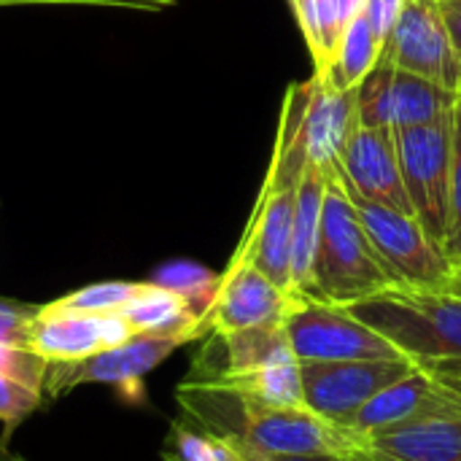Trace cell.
<instances>
[{
	"label": "cell",
	"instance_id": "1",
	"mask_svg": "<svg viewBox=\"0 0 461 461\" xmlns=\"http://www.w3.org/2000/svg\"><path fill=\"white\" fill-rule=\"evenodd\" d=\"M176 397L181 419L224 440L246 443L265 456H357L362 443V435L313 413L308 405H265L216 381L186 378Z\"/></svg>",
	"mask_w": 461,
	"mask_h": 461
},
{
	"label": "cell",
	"instance_id": "2",
	"mask_svg": "<svg viewBox=\"0 0 461 461\" xmlns=\"http://www.w3.org/2000/svg\"><path fill=\"white\" fill-rule=\"evenodd\" d=\"M402 357L446 386L461 389V284L448 289L392 286L346 305Z\"/></svg>",
	"mask_w": 461,
	"mask_h": 461
},
{
	"label": "cell",
	"instance_id": "3",
	"mask_svg": "<svg viewBox=\"0 0 461 461\" xmlns=\"http://www.w3.org/2000/svg\"><path fill=\"white\" fill-rule=\"evenodd\" d=\"M392 286L397 281L378 257L338 167L327 170L311 297L332 305H354Z\"/></svg>",
	"mask_w": 461,
	"mask_h": 461
},
{
	"label": "cell",
	"instance_id": "4",
	"mask_svg": "<svg viewBox=\"0 0 461 461\" xmlns=\"http://www.w3.org/2000/svg\"><path fill=\"white\" fill-rule=\"evenodd\" d=\"M343 181V178H340ZM346 186V184H343ZM348 197L378 251L386 270L394 276L397 286L416 289H448L456 286L459 270L451 265L440 243L421 227V221L397 208L373 203L359 192L348 189Z\"/></svg>",
	"mask_w": 461,
	"mask_h": 461
},
{
	"label": "cell",
	"instance_id": "5",
	"mask_svg": "<svg viewBox=\"0 0 461 461\" xmlns=\"http://www.w3.org/2000/svg\"><path fill=\"white\" fill-rule=\"evenodd\" d=\"M459 97L429 78L400 70L384 46L381 59L357 86V119L362 127L397 132L448 119Z\"/></svg>",
	"mask_w": 461,
	"mask_h": 461
},
{
	"label": "cell",
	"instance_id": "6",
	"mask_svg": "<svg viewBox=\"0 0 461 461\" xmlns=\"http://www.w3.org/2000/svg\"><path fill=\"white\" fill-rule=\"evenodd\" d=\"M284 324L292 351L300 362L402 357L378 330L357 319L346 305H332L313 297H294Z\"/></svg>",
	"mask_w": 461,
	"mask_h": 461
},
{
	"label": "cell",
	"instance_id": "7",
	"mask_svg": "<svg viewBox=\"0 0 461 461\" xmlns=\"http://www.w3.org/2000/svg\"><path fill=\"white\" fill-rule=\"evenodd\" d=\"M451 119L397 130V154L402 181L413 205V216L432 235L435 243L446 240L448 224V184H451Z\"/></svg>",
	"mask_w": 461,
	"mask_h": 461
},
{
	"label": "cell",
	"instance_id": "8",
	"mask_svg": "<svg viewBox=\"0 0 461 461\" xmlns=\"http://www.w3.org/2000/svg\"><path fill=\"white\" fill-rule=\"evenodd\" d=\"M413 370L416 365L408 357L300 362L303 400L313 413L348 427L359 408H365L381 389L411 375Z\"/></svg>",
	"mask_w": 461,
	"mask_h": 461
},
{
	"label": "cell",
	"instance_id": "9",
	"mask_svg": "<svg viewBox=\"0 0 461 461\" xmlns=\"http://www.w3.org/2000/svg\"><path fill=\"white\" fill-rule=\"evenodd\" d=\"M181 346L184 343L173 338L132 335L127 343L78 362H49L46 400H59L78 386L108 384L116 386L127 400L138 402L143 397V378Z\"/></svg>",
	"mask_w": 461,
	"mask_h": 461
},
{
	"label": "cell",
	"instance_id": "10",
	"mask_svg": "<svg viewBox=\"0 0 461 461\" xmlns=\"http://www.w3.org/2000/svg\"><path fill=\"white\" fill-rule=\"evenodd\" d=\"M386 51L400 70L461 95V59L438 0H405Z\"/></svg>",
	"mask_w": 461,
	"mask_h": 461
},
{
	"label": "cell",
	"instance_id": "11",
	"mask_svg": "<svg viewBox=\"0 0 461 461\" xmlns=\"http://www.w3.org/2000/svg\"><path fill=\"white\" fill-rule=\"evenodd\" d=\"M362 461H461V392L440 405L362 435Z\"/></svg>",
	"mask_w": 461,
	"mask_h": 461
},
{
	"label": "cell",
	"instance_id": "12",
	"mask_svg": "<svg viewBox=\"0 0 461 461\" xmlns=\"http://www.w3.org/2000/svg\"><path fill=\"white\" fill-rule=\"evenodd\" d=\"M300 184V181H297ZM297 184L265 176L262 192L232 257L251 262L273 284L292 294V230L297 208Z\"/></svg>",
	"mask_w": 461,
	"mask_h": 461
},
{
	"label": "cell",
	"instance_id": "13",
	"mask_svg": "<svg viewBox=\"0 0 461 461\" xmlns=\"http://www.w3.org/2000/svg\"><path fill=\"white\" fill-rule=\"evenodd\" d=\"M135 332L119 313H78L41 305L27 327V348L46 362H78L105 348L122 346Z\"/></svg>",
	"mask_w": 461,
	"mask_h": 461
},
{
	"label": "cell",
	"instance_id": "14",
	"mask_svg": "<svg viewBox=\"0 0 461 461\" xmlns=\"http://www.w3.org/2000/svg\"><path fill=\"white\" fill-rule=\"evenodd\" d=\"M294 294L273 284L251 262L232 257L219 276V286L208 311V335H227L249 327L284 321Z\"/></svg>",
	"mask_w": 461,
	"mask_h": 461
},
{
	"label": "cell",
	"instance_id": "15",
	"mask_svg": "<svg viewBox=\"0 0 461 461\" xmlns=\"http://www.w3.org/2000/svg\"><path fill=\"white\" fill-rule=\"evenodd\" d=\"M338 176L362 197L413 216V205L402 181L397 138L392 130L357 124L340 151Z\"/></svg>",
	"mask_w": 461,
	"mask_h": 461
},
{
	"label": "cell",
	"instance_id": "16",
	"mask_svg": "<svg viewBox=\"0 0 461 461\" xmlns=\"http://www.w3.org/2000/svg\"><path fill=\"white\" fill-rule=\"evenodd\" d=\"M357 124V89H332L316 73L303 84V143L311 162L335 170Z\"/></svg>",
	"mask_w": 461,
	"mask_h": 461
},
{
	"label": "cell",
	"instance_id": "17",
	"mask_svg": "<svg viewBox=\"0 0 461 461\" xmlns=\"http://www.w3.org/2000/svg\"><path fill=\"white\" fill-rule=\"evenodd\" d=\"M119 316L135 335L173 338L181 343H192L208 335V316L192 300L157 281L138 284L135 294L119 311Z\"/></svg>",
	"mask_w": 461,
	"mask_h": 461
},
{
	"label": "cell",
	"instance_id": "18",
	"mask_svg": "<svg viewBox=\"0 0 461 461\" xmlns=\"http://www.w3.org/2000/svg\"><path fill=\"white\" fill-rule=\"evenodd\" d=\"M454 392H456L454 386H446L438 378H432L416 367L411 375L381 389L365 408H359L354 413V419L348 421V429H354L357 435H367V432L408 421V419L440 405Z\"/></svg>",
	"mask_w": 461,
	"mask_h": 461
},
{
	"label": "cell",
	"instance_id": "19",
	"mask_svg": "<svg viewBox=\"0 0 461 461\" xmlns=\"http://www.w3.org/2000/svg\"><path fill=\"white\" fill-rule=\"evenodd\" d=\"M49 362L22 343H0V421L3 438L19 429L46 402Z\"/></svg>",
	"mask_w": 461,
	"mask_h": 461
},
{
	"label": "cell",
	"instance_id": "20",
	"mask_svg": "<svg viewBox=\"0 0 461 461\" xmlns=\"http://www.w3.org/2000/svg\"><path fill=\"white\" fill-rule=\"evenodd\" d=\"M327 170L316 162H308L297 184V208L292 230V294L311 297L313 289V259L321 230Z\"/></svg>",
	"mask_w": 461,
	"mask_h": 461
},
{
	"label": "cell",
	"instance_id": "21",
	"mask_svg": "<svg viewBox=\"0 0 461 461\" xmlns=\"http://www.w3.org/2000/svg\"><path fill=\"white\" fill-rule=\"evenodd\" d=\"M381 51H384V41L375 35V30L370 27L367 16L359 8L354 19L346 24L340 43L332 54V62L321 78L340 92L357 89L362 78L373 70V65L381 59Z\"/></svg>",
	"mask_w": 461,
	"mask_h": 461
},
{
	"label": "cell",
	"instance_id": "22",
	"mask_svg": "<svg viewBox=\"0 0 461 461\" xmlns=\"http://www.w3.org/2000/svg\"><path fill=\"white\" fill-rule=\"evenodd\" d=\"M200 381H216L224 384L230 389H235L238 394L265 402V405H276V408H300L305 405L303 400V375H300V359H284L251 373H240V375H221V378H200Z\"/></svg>",
	"mask_w": 461,
	"mask_h": 461
},
{
	"label": "cell",
	"instance_id": "23",
	"mask_svg": "<svg viewBox=\"0 0 461 461\" xmlns=\"http://www.w3.org/2000/svg\"><path fill=\"white\" fill-rule=\"evenodd\" d=\"M162 459L165 461H240L238 448L219 438L211 435L194 424H189L186 419H176L170 424L165 448H162Z\"/></svg>",
	"mask_w": 461,
	"mask_h": 461
},
{
	"label": "cell",
	"instance_id": "24",
	"mask_svg": "<svg viewBox=\"0 0 461 461\" xmlns=\"http://www.w3.org/2000/svg\"><path fill=\"white\" fill-rule=\"evenodd\" d=\"M135 289H138V284H132V281H103V284L76 289V292L54 300V305L65 308V311L105 316V313H119L130 303Z\"/></svg>",
	"mask_w": 461,
	"mask_h": 461
},
{
	"label": "cell",
	"instance_id": "25",
	"mask_svg": "<svg viewBox=\"0 0 461 461\" xmlns=\"http://www.w3.org/2000/svg\"><path fill=\"white\" fill-rule=\"evenodd\" d=\"M443 251L461 270V97L451 119V184H448V224Z\"/></svg>",
	"mask_w": 461,
	"mask_h": 461
},
{
	"label": "cell",
	"instance_id": "26",
	"mask_svg": "<svg viewBox=\"0 0 461 461\" xmlns=\"http://www.w3.org/2000/svg\"><path fill=\"white\" fill-rule=\"evenodd\" d=\"M154 281L173 289V292H178V294H184L186 300H192L205 316L211 311V303H213V294H216V286H219V276L208 273L205 267L189 265V262L162 267Z\"/></svg>",
	"mask_w": 461,
	"mask_h": 461
},
{
	"label": "cell",
	"instance_id": "27",
	"mask_svg": "<svg viewBox=\"0 0 461 461\" xmlns=\"http://www.w3.org/2000/svg\"><path fill=\"white\" fill-rule=\"evenodd\" d=\"M0 5H100V8L159 14L173 8L176 0H0Z\"/></svg>",
	"mask_w": 461,
	"mask_h": 461
},
{
	"label": "cell",
	"instance_id": "28",
	"mask_svg": "<svg viewBox=\"0 0 461 461\" xmlns=\"http://www.w3.org/2000/svg\"><path fill=\"white\" fill-rule=\"evenodd\" d=\"M38 308L0 300V343H22L27 346V327Z\"/></svg>",
	"mask_w": 461,
	"mask_h": 461
},
{
	"label": "cell",
	"instance_id": "29",
	"mask_svg": "<svg viewBox=\"0 0 461 461\" xmlns=\"http://www.w3.org/2000/svg\"><path fill=\"white\" fill-rule=\"evenodd\" d=\"M402 5H405V0H362V14L367 16L370 27L384 41V46H386V41H389V35H392V30L397 24V16H400Z\"/></svg>",
	"mask_w": 461,
	"mask_h": 461
},
{
	"label": "cell",
	"instance_id": "30",
	"mask_svg": "<svg viewBox=\"0 0 461 461\" xmlns=\"http://www.w3.org/2000/svg\"><path fill=\"white\" fill-rule=\"evenodd\" d=\"M438 5L443 11V19L448 24V32L454 38V46L461 59V0H438Z\"/></svg>",
	"mask_w": 461,
	"mask_h": 461
},
{
	"label": "cell",
	"instance_id": "31",
	"mask_svg": "<svg viewBox=\"0 0 461 461\" xmlns=\"http://www.w3.org/2000/svg\"><path fill=\"white\" fill-rule=\"evenodd\" d=\"M294 16L303 27V35L308 41V46H313L316 41V16H313V0H292Z\"/></svg>",
	"mask_w": 461,
	"mask_h": 461
},
{
	"label": "cell",
	"instance_id": "32",
	"mask_svg": "<svg viewBox=\"0 0 461 461\" xmlns=\"http://www.w3.org/2000/svg\"><path fill=\"white\" fill-rule=\"evenodd\" d=\"M270 461H362L359 456H335V454H321V456H267Z\"/></svg>",
	"mask_w": 461,
	"mask_h": 461
},
{
	"label": "cell",
	"instance_id": "33",
	"mask_svg": "<svg viewBox=\"0 0 461 461\" xmlns=\"http://www.w3.org/2000/svg\"><path fill=\"white\" fill-rule=\"evenodd\" d=\"M230 443L238 448V456H240V461H270L265 454H259V451L249 448L246 443H238V440H230Z\"/></svg>",
	"mask_w": 461,
	"mask_h": 461
},
{
	"label": "cell",
	"instance_id": "34",
	"mask_svg": "<svg viewBox=\"0 0 461 461\" xmlns=\"http://www.w3.org/2000/svg\"><path fill=\"white\" fill-rule=\"evenodd\" d=\"M0 461H27L22 454H16L11 446H8V440L0 435Z\"/></svg>",
	"mask_w": 461,
	"mask_h": 461
},
{
	"label": "cell",
	"instance_id": "35",
	"mask_svg": "<svg viewBox=\"0 0 461 461\" xmlns=\"http://www.w3.org/2000/svg\"><path fill=\"white\" fill-rule=\"evenodd\" d=\"M459 278H461V270H459Z\"/></svg>",
	"mask_w": 461,
	"mask_h": 461
},
{
	"label": "cell",
	"instance_id": "36",
	"mask_svg": "<svg viewBox=\"0 0 461 461\" xmlns=\"http://www.w3.org/2000/svg\"><path fill=\"white\" fill-rule=\"evenodd\" d=\"M459 284H461V278H459Z\"/></svg>",
	"mask_w": 461,
	"mask_h": 461
},
{
	"label": "cell",
	"instance_id": "37",
	"mask_svg": "<svg viewBox=\"0 0 461 461\" xmlns=\"http://www.w3.org/2000/svg\"><path fill=\"white\" fill-rule=\"evenodd\" d=\"M459 392H461V389H459Z\"/></svg>",
	"mask_w": 461,
	"mask_h": 461
}]
</instances>
